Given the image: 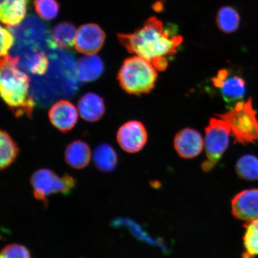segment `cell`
Returning <instances> with one entry per match:
<instances>
[{
  "instance_id": "6da1fadb",
  "label": "cell",
  "mask_w": 258,
  "mask_h": 258,
  "mask_svg": "<svg viewBox=\"0 0 258 258\" xmlns=\"http://www.w3.org/2000/svg\"><path fill=\"white\" fill-rule=\"evenodd\" d=\"M173 26L164 28L159 19L152 17L143 27L132 34H119L120 43L129 53L150 61L157 71L163 72L168 66L167 58L177 52L182 37Z\"/></svg>"
},
{
  "instance_id": "7a4b0ae2",
  "label": "cell",
  "mask_w": 258,
  "mask_h": 258,
  "mask_svg": "<svg viewBox=\"0 0 258 258\" xmlns=\"http://www.w3.org/2000/svg\"><path fill=\"white\" fill-rule=\"evenodd\" d=\"M18 57H1L0 91L3 100L15 115L21 117L32 114L34 101L30 95V79L17 67Z\"/></svg>"
},
{
  "instance_id": "3957f363",
  "label": "cell",
  "mask_w": 258,
  "mask_h": 258,
  "mask_svg": "<svg viewBox=\"0 0 258 258\" xmlns=\"http://www.w3.org/2000/svg\"><path fill=\"white\" fill-rule=\"evenodd\" d=\"M157 69L150 61L134 56L124 61L118 74L119 83L129 94H147L155 87Z\"/></svg>"
},
{
  "instance_id": "277c9868",
  "label": "cell",
  "mask_w": 258,
  "mask_h": 258,
  "mask_svg": "<svg viewBox=\"0 0 258 258\" xmlns=\"http://www.w3.org/2000/svg\"><path fill=\"white\" fill-rule=\"evenodd\" d=\"M256 113L250 98L246 102H238L230 110L217 115L230 127L235 143L246 145L258 141Z\"/></svg>"
},
{
  "instance_id": "5b68a950",
  "label": "cell",
  "mask_w": 258,
  "mask_h": 258,
  "mask_svg": "<svg viewBox=\"0 0 258 258\" xmlns=\"http://www.w3.org/2000/svg\"><path fill=\"white\" fill-rule=\"evenodd\" d=\"M205 149L207 159L202 168L208 172L216 166L229 145L231 134L227 122L219 118H212L205 129Z\"/></svg>"
},
{
  "instance_id": "8992f818",
  "label": "cell",
  "mask_w": 258,
  "mask_h": 258,
  "mask_svg": "<svg viewBox=\"0 0 258 258\" xmlns=\"http://www.w3.org/2000/svg\"><path fill=\"white\" fill-rule=\"evenodd\" d=\"M34 189V196L38 201L47 205V197L52 194H69L76 185L73 177L66 175L60 177L52 170L47 169L38 170L32 174L30 179Z\"/></svg>"
},
{
  "instance_id": "52a82bcc",
  "label": "cell",
  "mask_w": 258,
  "mask_h": 258,
  "mask_svg": "<svg viewBox=\"0 0 258 258\" xmlns=\"http://www.w3.org/2000/svg\"><path fill=\"white\" fill-rule=\"evenodd\" d=\"M117 139L119 145L125 152L136 153L146 144L148 135L141 122L130 121L119 128Z\"/></svg>"
},
{
  "instance_id": "ba28073f",
  "label": "cell",
  "mask_w": 258,
  "mask_h": 258,
  "mask_svg": "<svg viewBox=\"0 0 258 258\" xmlns=\"http://www.w3.org/2000/svg\"><path fill=\"white\" fill-rule=\"evenodd\" d=\"M212 82L220 90L224 101L229 104L235 105L241 101L246 93L245 81L239 76H230L227 70L219 71Z\"/></svg>"
},
{
  "instance_id": "9c48e42d",
  "label": "cell",
  "mask_w": 258,
  "mask_h": 258,
  "mask_svg": "<svg viewBox=\"0 0 258 258\" xmlns=\"http://www.w3.org/2000/svg\"><path fill=\"white\" fill-rule=\"evenodd\" d=\"M105 40V32L98 25H83L77 31L75 48L85 54H96L101 49Z\"/></svg>"
},
{
  "instance_id": "30bf717a",
  "label": "cell",
  "mask_w": 258,
  "mask_h": 258,
  "mask_svg": "<svg viewBox=\"0 0 258 258\" xmlns=\"http://www.w3.org/2000/svg\"><path fill=\"white\" fill-rule=\"evenodd\" d=\"M231 212L235 218L246 222L258 219V189L244 190L235 196Z\"/></svg>"
},
{
  "instance_id": "8fae6325",
  "label": "cell",
  "mask_w": 258,
  "mask_h": 258,
  "mask_svg": "<svg viewBox=\"0 0 258 258\" xmlns=\"http://www.w3.org/2000/svg\"><path fill=\"white\" fill-rule=\"evenodd\" d=\"M204 141L198 131L191 128L180 131L174 139V147L183 159H193L201 153Z\"/></svg>"
},
{
  "instance_id": "7c38bea8",
  "label": "cell",
  "mask_w": 258,
  "mask_h": 258,
  "mask_svg": "<svg viewBox=\"0 0 258 258\" xmlns=\"http://www.w3.org/2000/svg\"><path fill=\"white\" fill-rule=\"evenodd\" d=\"M50 121L62 132H69L78 120V110L72 102L62 100L54 104L48 112Z\"/></svg>"
},
{
  "instance_id": "4fadbf2b",
  "label": "cell",
  "mask_w": 258,
  "mask_h": 258,
  "mask_svg": "<svg viewBox=\"0 0 258 258\" xmlns=\"http://www.w3.org/2000/svg\"><path fill=\"white\" fill-rule=\"evenodd\" d=\"M29 0H0V19L8 27L21 23L27 14Z\"/></svg>"
},
{
  "instance_id": "5bb4252c",
  "label": "cell",
  "mask_w": 258,
  "mask_h": 258,
  "mask_svg": "<svg viewBox=\"0 0 258 258\" xmlns=\"http://www.w3.org/2000/svg\"><path fill=\"white\" fill-rule=\"evenodd\" d=\"M104 70L102 60L96 54H86L77 64V78L82 82H91L98 79Z\"/></svg>"
},
{
  "instance_id": "9a60e30c",
  "label": "cell",
  "mask_w": 258,
  "mask_h": 258,
  "mask_svg": "<svg viewBox=\"0 0 258 258\" xmlns=\"http://www.w3.org/2000/svg\"><path fill=\"white\" fill-rule=\"evenodd\" d=\"M105 104L101 97L88 93L79 99L78 111L84 120L94 122L99 120L105 112Z\"/></svg>"
},
{
  "instance_id": "2e32d148",
  "label": "cell",
  "mask_w": 258,
  "mask_h": 258,
  "mask_svg": "<svg viewBox=\"0 0 258 258\" xmlns=\"http://www.w3.org/2000/svg\"><path fill=\"white\" fill-rule=\"evenodd\" d=\"M91 155L88 144L83 141H76L68 145L64 152V159L73 168L82 169L88 165Z\"/></svg>"
},
{
  "instance_id": "e0dca14e",
  "label": "cell",
  "mask_w": 258,
  "mask_h": 258,
  "mask_svg": "<svg viewBox=\"0 0 258 258\" xmlns=\"http://www.w3.org/2000/svg\"><path fill=\"white\" fill-rule=\"evenodd\" d=\"M93 157L97 168L102 172H111L117 166V154L111 145L107 144L98 145L93 153Z\"/></svg>"
},
{
  "instance_id": "ac0fdd59",
  "label": "cell",
  "mask_w": 258,
  "mask_h": 258,
  "mask_svg": "<svg viewBox=\"0 0 258 258\" xmlns=\"http://www.w3.org/2000/svg\"><path fill=\"white\" fill-rule=\"evenodd\" d=\"M77 34V29L74 25L69 22H62L53 28V42L60 48H73L75 47Z\"/></svg>"
},
{
  "instance_id": "d6986e66",
  "label": "cell",
  "mask_w": 258,
  "mask_h": 258,
  "mask_svg": "<svg viewBox=\"0 0 258 258\" xmlns=\"http://www.w3.org/2000/svg\"><path fill=\"white\" fill-rule=\"evenodd\" d=\"M19 154V148L7 132L0 134V167L5 169L14 162Z\"/></svg>"
},
{
  "instance_id": "ffe728a7",
  "label": "cell",
  "mask_w": 258,
  "mask_h": 258,
  "mask_svg": "<svg viewBox=\"0 0 258 258\" xmlns=\"http://www.w3.org/2000/svg\"><path fill=\"white\" fill-rule=\"evenodd\" d=\"M235 171L242 179L248 181L258 180V158L253 155H244L237 161Z\"/></svg>"
},
{
  "instance_id": "44dd1931",
  "label": "cell",
  "mask_w": 258,
  "mask_h": 258,
  "mask_svg": "<svg viewBox=\"0 0 258 258\" xmlns=\"http://www.w3.org/2000/svg\"><path fill=\"white\" fill-rule=\"evenodd\" d=\"M243 258H254L258 255V219L244 224Z\"/></svg>"
},
{
  "instance_id": "7402d4cb",
  "label": "cell",
  "mask_w": 258,
  "mask_h": 258,
  "mask_svg": "<svg viewBox=\"0 0 258 258\" xmlns=\"http://www.w3.org/2000/svg\"><path fill=\"white\" fill-rule=\"evenodd\" d=\"M239 14L233 8L225 6L219 10L217 16L218 27L225 33H232L239 27Z\"/></svg>"
},
{
  "instance_id": "603a6c76",
  "label": "cell",
  "mask_w": 258,
  "mask_h": 258,
  "mask_svg": "<svg viewBox=\"0 0 258 258\" xmlns=\"http://www.w3.org/2000/svg\"><path fill=\"white\" fill-rule=\"evenodd\" d=\"M34 6L40 17L47 21L55 18L59 11L56 0H35Z\"/></svg>"
},
{
  "instance_id": "cb8c5ba5",
  "label": "cell",
  "mask_w": 258,
  "mask_h": 258,
  "mask_svg": "<svg viewBox=\"0 0 258 258\" xmlns=\"http://www.w3.org/2000/svg\"><path fill=\"white\" fill-rule=\"evenodd\" d=\"M0 258H32L30 251L23 245L11 244L2 249Z\"/></svg>"
},
{
  "instance_id": "d4e9b609",
  "label": "cell",
  "mask_w": 258,
  "mask_h": 258,
  "mask_svg": "<svg viewBox=\"0 0 258 258\" xmlns=\"http://www.w3.org/2000/svg\"><path fill=\"white\" fill-rule=\"evenodd\" d=\"M29 69L31 73L42 75L46 72L48 67V60L43 53H34L29 60Z\"/></svg>"
},
{
  "instance_id": "484cf974",
  "label": "cell",
  "mask_w": 258,
  "mask_h": 258,
  "mask_svg": "<svg viewBox=\"0 0 258 258\" xmlns=\"http://www.w3.org/2000/svg\"><path fill=\"white\" fill-rule=\"evenodd\" d=\"M15 38L11 32L1 27V57L9 55V51L14 44Z\"/></svg>"
},
{
  "instance_id": "4316f807",
  "label": "cell",
  "mask_w": 258,
  "mask_h": 258,
  "mask_svg": "<svg viewBox=\"0 0 258 258\" xmlns=\"http://www.w3.org/2000/svg\"><path fill=\"white\" fill-rule=\"evenodd\" d=\"M154 9L157 12H160L163 10V3L157 2L153 6Z\"/></svg>"
}]
</instances>
